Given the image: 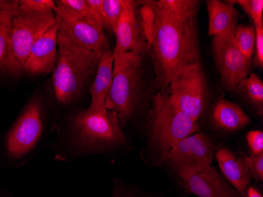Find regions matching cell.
<instances>
[{
    "label": "cell",
    "instance_id": "cell-23",
    "mask_svg": "<svg viewBox=\"0 0 263 197\" xmlns=\"http://www.w3.org/2000/svg\"><path fill=\"white\" fill-rule=\"evenodd\" d=\"M124 4L125 0H103V27L111 35H115L117 25L123 10Z\"/></svg>",
    "mask_w": 263,
    "mask_h": 197
},
{
    "label": "cell",
    "instance_id": "cell-27",
    "mask_svg": "<svg viewBox=\"0 0 263 197\" xmlns=\"http://www.w3.org/2000/svg\"><path fill=\"white\" fill-rule=\"evenodd\" d=\"M245 162L251 176L258 182L263 181V153L246 155L243 154Z\"/></svg>",
    "mask_w": 263,
    "mask_h": 197
},
{
    "label": "cell",
    "instance_id": "cell-20",
    "mask_svg": "<svg viewBox=\"0 0 263 197\" xmlns=\"http://www.w3.org/2000/svg\"><path fill=\"white\" fill-rule=\"evenodd\" d=\"M234 91L252 105L260 116H262L263 83L257 74L251 73L248 78L239 83Z\"/></svg>",
    "mask_w": 263,
    "mask_h": 197
},
{
    "label": "cell",
    "instance_id": "cell-21",
    "mask_svg": "<svg viewBox=\"0 0 263 197\" xmlns=\"http://www.w3.org/2000/svg\"><path fill=\"white\" fill-rule=\"evenodd\" d=\"M66 7L74 10L91 26L103 31L102 22L103 0H58Z\"/></svg>",
    "mask_w": 263,
    "mask_h": 197
},
{
    "label": "cell",
    "instance_id": "cell-29",
    "mask_svg": "<svg viewBox=\"0 0 263 197\" xmlns=\"http://www.w3.org/2000/svg\"><path fill=\"white\" fill-rule=\"evenodd\" d=\"M248 141L251 155H258L263 153V133L261 130H252L247 133Z\"/></svg>",
    "mask_w": 263,
    "mask_h": 197
},
{
    "label": "cell",
    "instance_id": "cell-11",
    "mask_svg": "<svg viewBox=\"0 0 263 197\" xmlns=\"http://www.w3.org/2000/svg\"><path fill=\"white\" fill-rule=\"evenodd\" d=\"M54 14L59 22V34L80 47L102 51L107 39L103 31L99 30L83 19L74 10L55 1Z\"/></svg>",
    "mask_w": 263,
    "mask_h": 197
},
{
    "label": "cell",
    "instance_id": "cell-16",
    "mask_svg": "<svg viewBox=\"0 0 263 197\" xmlns=\"http://www.w3.org/2000/svg\"><path fill=\"white\" fill-rule=\"evenodd\" d=\"M215 157L223 175L239 193L245 196L251 184L252 176L243 154L238 155L230 149L221 148L215 152Z\"/></svg>",
    "mask_w": 263,
    "mask_h": 197
},
{
    "label": "cell",
    "instance_id": "cell-5",
    "mask_svg": "<svg viewBox=\"0 0 263 197\" xmlns=\"http://www.w3.org/2000/svg\"><path fill=\"white\" fill-rule=\"evenodd\" d=\"M198 121L173 103L165 90L155 93L149 112L147 142L143 155L156 165L165 164L170 151L180 140L199 132Z\"/></svg>",
    "mask_w": 263,
    "mask_h": 197
},
{
    "label": "cell",
    "instance_id": "cell-3",
    "mask_svg": "<svg viewBox=\"0 0 263 197\" xmlns=\"http://www.w3.org/2000/svg\"><path fill=\"white\" fill-rule=\"evenodd\" d=\"M101 53L80 47L58 34L57 59L51 83L57 105L69 108L81 100L94 80Z\"/></svg>",
    "mask_w": 263,
    "mask_h": 197
},
{
    "label": "cell",
    "instance_id": "cell-22",
    "mask_svg": "<svg viewBox=\"0 0 263 197\" xmlns=\"http://www.w3.org/2000/svg\"><path fill=\"white\" fill-rule=\"evenodd\" d=\"M233 40L242 54L252 59L255 44V27L243 24L237 25L233 32Z\"/></svg>",
    "mask_w": 263,
    "mask_h": 197
},
{
    "label": "cell",
    "instance_id": "cell-18",
    "mask_svg": "<svg viewBox=\"0 0 263 197\" xmlns=\"http://www.w3.org/2000/svg\"><path fill=\"white\" fill-rule=\"evenodd\" d=\"M206 5L209 17L210 37L233 35L239 19V12L234 6L219 0H208Z\"/></svg>",
    "mask_w": 263,
    "mask_h": 197
},
{
    "label": "cell",
    "instance_id": "cell-26",
    "mask_svg": "<svg viewBox=\"0 0 263 197\" xmlns=\"http://www.w3.org/2000/svg\"><path fill=\"white\" fill-rule=\"evenodd\" d=\"M111 197H161L153 194L147 193L142 191L136 190L129 186H125L119 181L115 180Z\"/></svg>",
    "mask_w": 263,
    "mask_h": 197
},
{
    "label": "cell",
    "instance_id": "cell-6",
    "mask_svg": "<svg viewBox=\"0 0 263 197\" xmlns=\"http://www.w3.org/2000/svg\"><path fill=\"white\" fill-rule=\"evenodd\" d=\"M145 56L135 52L114 54L113 81L106 108L117 114L122 128L137 116L144 100Z\"/></svg>",
    "mask_w": 263,
    "mask_h": 197
},
{
    "label": "cell",
    "instance_id": "cell-8",
    "mask_svg": "<svg viewBox=\"0 0 263 197\" xmlns=\"http://www.w3.org/2000/svg\"><path fill=\"white\" fill-rule=\"evenodd\" d=\"M165 91L173 103L195 121L204 115L211 101L209 86L201 63L177 73Z\"/></svg>",
    "mask_w": 263,
    "mask_h": 197
},
{
    "label": "cell",
    "instance_id": "cell-19",
    "mask_svg": "<svg viewBox=\"0 0 263 197\" xmlns=\"http://www.w3.org/2000/svg\"><path fill=\"white\" fill-rule=\"evenodd\" d=\"M18 8V0H0V71L5 72L8 57L12 19Z\"/></svg>",
    "mask_w": 263,
    "mask_h": 197
},
{
    "label": "cell",
    "instance_id": "cell-13",
    "mask_svg": "<svg viewBox=\"0 0 263 197\" xmlns=\"http://www.w3.org/2000/svg\"><path fill=\"white\" fill-rule=\"evenodd\" d=\"M178 177L183 188L198 197H245L230 186L212 166L202 171Z\"/></svg>",
    "mask_w": 263,
    "mask_h": 197
},
{
    "label": "cell",
    "instance_id": "cell-2",
    "mask_svg": "<svg viewBox=\"0 0 263 197\" xmlns=\"http://www.w3.org/2000/svg\"><path fill=\"white\" fill-rule=\"evenodd\" d=\"M55 158L66 161L72 157L108 153L127 145L118 115L111 111L90 112L73 110L57 121Z\"/></svg>",
    "mask_w": 263,
    "mask_h": 197
},
{
    "label": "cell",
    "instance_id": "cell-30",
    "mask_svg": "<svg viewBox=\"0 0 263 197\" xmlns=\"http://www.w3.org/2000/svg\"><path fill=\"white\" fill-rule=\"evenodd\" d=\"M245 195H247V197H263L261 192L253 186H249L247 189Z\"/></svg>",
    "mask_w": 263,
    "mask_h": 197
},
{
    "label": "cell",
    "instance_id": "cell-24",
    "mask_svg": "<svg viewBox=\"0 0 263 197\" xmlns=\"http://www.w3.org/2000/svg\"><path fill=\"white\" fill-rule=\"evenodd\" d=\"M227 3L240 6L253 22L254 26H263L262 0H229Z\"/></svg>",
    "mask_w": 263,
    "mask_h": 197
},
{
    "label": "cell",
    "instance_id": "cell-4",
    "mask_svg": "<svg viewBox=\"0 0 263 197\" xmlns=\"http://www.w3.org/2000/svg\"><path fill=\"white\" fill-rule=\"evenodd\" d=\"M57 102L49 81L35 92L6 138L7 155L18 160L32 153L57 125Z\"/></svg>",
    "mask_w": 263,
    "mask_h": 197
},
{
    "label": "cell",
    "instance_id": "cell-1",
    "mask_svg": "<svg viewBox=\"0 0 263 197\" xmlns=\"http://www.w3.org/2000/svg\"><path fill=\"white\" fill-rule=\"evenodd\" d=\"M140 14L155 82L165 90L179 71L200 62L197 0H143Z\"/></svg>",
    "mask_w": 263,
    "mask_h": 197
},
{
    "label": "cell",
    "instance_id": "cell-25",
    "mask_svg": "<svg viewBox=\"0 0 263 197\" xmlns=\"http://www.w3.org/2000/svg\"><path fill=\"white\" fill-rule=\"evenodd\" d=\"M55 7V1L52 0H18V8L24 11H51Z\"/></svg>",
    "mask_w": 263,
    "mask_h": 197
},
{
    "label": "cell",
    "instance_id": "cell-28",
    "mask_svg": "<svg viewBox=\"0 0 263 197\" xmlns=\"http://www.w3.org/2000/svg\"><path fill=\"white\" fill-rule=\"evenodd\" d=\"M254 27L255 30V44L252 65L261 69L263 66V26Z\"/></svg>",
    "mask_w": 263,
    "mask_h": 197
},
{
    "label": "cell",
    "instance_id": "cell-9",
    "mask_svg": "<svg viewBox=\"0 0 263 197\" xmlns=\"http://www.w3.org/2000/svg\"><path fill=\"white\" fill-rule=\"evenodd\" d=\"M216 151L210 137L198 132L180 140L170 151L165 164L177 176L196 173L211 167Z\"/></svg>",
    "mask_w": 263,
    "mask_h": 197
},
{
    "label": "cell",
    "instance_id": "cell-17",
    "mask_svg": "<svg viewBox=\"0 0 263 197\" xmlns=\"http://www.w3.org/2000/svg\"><path fill=\"white\" fill-rule=\"evenodd\" d=\"M211 121L217 130L224 133H234L252 122L240 105L220 98L211 112Z\"/></svg>",
    "mask_w": 263,
    "mask_h": 197
},
{
    "label": "cell",
    "instance_id": "cell-10",
    "mask_svg": "<svg viewBox=\"0 0 263 197\" xmlns=\"http://www.w3.org/2000/svg\"><path fill=\"white\" fill-rule=\"evenodd\" d=\"M214 63L226 91H234L240 81L248 78L252 69V59H248L238 49L233 35L212 37Z\"/></svg>",
    "mask_w": 263,
    "mask_h": 197
},
{
    "label": "cell",
    "instance_id": "cell-15",
    "mask_svg": "<svg viewBox=\"0 0 263 197\" xmlns=\"http://www.w3.org/2000/svg\"><path fill=\"white\" fill-rule=\"evenodd\" d=\"M114 54L108 39L105 41L102 49L101 57L94 80L90 86L91 103L87 108L90 112H105L106 100L113 81Z\"/></svg>",
    "mask_w": 263,
    "mask_h": 197
},
{
    "label": "cell",
    "instance_id": "cell-14",
    "mask_svg": "<svg viewBox=\"0 0 263 197\" xmlns=\"http://www.w3.org/2000/svg\"><path fill=\"white\" fill-rule=\"evenodd\" d=\"M58 34L59 22L56 19L55 23L32 46L25 66V73L32 76H41L54 72L57 59Z\"/></svg>",
    "mask_w": 263,
    "mask_h": 197
},
{
    "label": "cell",
    "instance_id": "cell-7",
    "mask_svg": "<svg viewBox=\"0 0 263 197\" xmlns=\"http://www.w3.org/2000/svg\"><path fill=\"white\" fill-rule=\"evenodd\" d=\"M55 22L54 10L29 12L17 8L10 27L8 57L5 68L7 74L19 76L25 73V66L32 46Z\"/></svg>",
    "mask_w": 263,
    "mask_h": 197
},
{
    "label": "cell",
    "instance_id": "cell-12",
    "mask_svg": "<svg viewBox=\"0 0 263 197\" xmlns=\"http://www.w3.org/2000/svg\"><path fill=\"white\" fill-rule=\"evenodd\" d=\"M116 44L113 54L148 53L147 41L140 14V1L125 0L123 10L115 32Z\"/></svg>",
    "mask_w": 263,
    "mask_h": 197
}]
</instances>
